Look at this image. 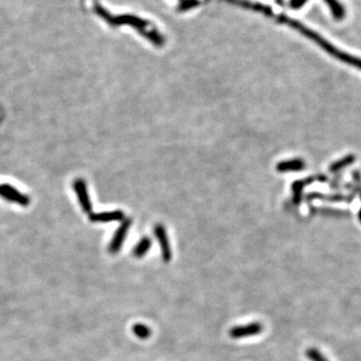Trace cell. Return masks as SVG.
Returning <instances> with one entry per match:
<instances>
[{
    "label": "cell",
    "mask_w": 361,
    "mask_h": 361,
    "mask_svg": "<svg viewBox=\"0 0 361 361\" xmlns=\"http://www.w3.org/2000/svg\"><path fill=\"white\" fill-rule=\"evenodd\" d=\"M300 32L302 34H304L306 37H308L309 39H311L312 42L317 44L321 49L324 50L326 52H328L329 54L334 56L335 58H337L340 61L345 62L349 65H352V66H354V67L361 70V58H358L354 55H351V54H348L346 52H343L339 51L338 49L333 47L331 44H329L327 40H325L324 38H322L320 35H318L316 32L308 29L305 26L301 27Z\"/></svg>",
    "instance_id": "1"
},
{
    "label": "cell",
    "mask_w": 361,
    "mask_h": 361,
    "mask_svg": "<svg viewBox=\"0 0 361 361\" xmlns=\"http://www.w3.org/2000/svg\"><path fill=\"white\" fill-rule=\"evenodd\" d=\"M263 330V326L260 322H252L246 325H239L230 329L229 334L232 338L239 339L248 336H254L260 334Z\"/></svg>",
    "instance_id": "2"
},
{
    "label": "cell",
    "mask_w": 361,
    "mask_h": 361,
    "mask_svg": "<svg viewBox=\"0 0 361 361\" xmlns=\"http://www.w3.org/2000/svg\"><path fill=\"white\" fill-rule=\"evenodd\" d=\"M0 196L7 201H10V202L17 203L23 207L28 206L30 203L29 198L27 196L22 195L20 192H18L16 189L8 184H3L2 186H0Z\"/></svg>",
    "instance_id": "3"
},
{
    "label": "cell",
    "mask_w": 361,
    "mask_h": 361,
    "mask_svg": "<svg viewBox=\"0 0 361 361\" xmlns=\"http://www.w3.org/2000/svg\"><path fill=\"white\" fill-rule=\"evenodd\" d=\"M73 188L75 190L76 196H77L78 201H79V204L82 205V208H83L84 212L87 213V214H92L93 206H92V203H91L86 182L82 179H77L73 183Z\"/></svg>",
    "instance_id": "4"
},
{
    "label": "cell",
    "mask_w": 361,
    "mask_h": 361,
    "mask_svg": "<svg viewBox=\"0 0 361 361\" xmlns=\"http://www.w3.org/2000/svg\"><path fill=\"white\" fill-rule=\"evenodd\" d=\"M131 224H132V221L131 220H125L122 225H120L118 227V229L116 230L111 242L109 244V247H108V250L111 254H115L117 253L120 248H122L123 244H124V241H125V238L127 236V233L131 227Z\"/></svg>",
    "instance_id": "5"
},
{
    "label": "cell",
    "mask_w": 361,
    "mask_h": 361,
    "mask_svg": "<svg viewBox=\"0 0 361 361\" xmlns=\"http://www.w3.org/2000/svg\"><path fill=\"white\" fill-rule=\"evenodd\" d=\"M155 234L158 241L160 250H162L163 260L165 262H170L172 259V250H171V246H170V242H169V239L167 236L166 229L162 225H156L155 227Z\"/></svg>",
    "instance_id": "6"
},
{
    "label": "cell",
    "mask_w": 361,
    "mask_h": 361,
    "mask_svg": "<svg viewBox=\"0 0 361 361\" xmlns=\"http://www.w3.org/2000/svg\"><path fill=\"white\" fill-rule=\"evenodd\" d=\"M125 217L124 213L120 211L113 212H105L99 214H92L90 219L92 222H110V221H120Z\"/></svg>",
    "instance_id": "7"
},
{
    "label": "cell",
    "mask_w": 361,
    "mask_h": 361,
    "mask_svg": "<svg viewBox=\"0 0 361 361\" xmlns=\"http://www.w3.org/2000/svg\"><path fill=\"white\" fill-rule=\"evenodd\" d=\"M305 167V163L301 158H295L291 160H286V162L279 163L277 165L278 172H297L303 170Z\"/></svg>",
    "instance_id": "8"
},
{
    "label": "cell",
    "mask_w": 361,
    "mask_h": 361,
    "mask_svg": "<svg viewBox=\"0 0 361 361\" xmlns=\"http://www.w3.org/2000/svg\"><path fill=\"white\" fill-rule=\"evenodd\" d=\"M326 4L328 5L333 17L337 20H341L345 17L346 11L343 5L338 1V0H324Z\"/></svg>",
    "instance_id": "9"
},
{
    "label": "cell",
    "mask_w": 361,
    "mask_h": 361,
    "mask_svg": "<svg viewBox=\"0 0 361 361\" xmlns=\"http://www.w3.org/2000/svg\"><path fill=\"white\" fill-rule=\"evenodd\" d=\"M151 245H152V241L150 238H148V237L143 238L137 244V246L135 247V249L133 251L134 256L137 258H142L143 256H145L148 253V251L151 248Z\"/></svg>",
    "instance_id": "10"
},
{
    "label": "cell",
    "mask_w": 361,
    "mask_h": 361,
    "mask_svg": "<svg viewBox=\"0 0 361 361\" xmlns=\"http://www.w3.org/2000/svg\"><path fill=\"white\" fill-rule=\"evenodd\" d=\"M355 160V156L353 155H346L345 157L337 160V162L333 163L331 166H330V172L332 173H336L338 171H341L342 169L350 166L352 163H354Z\"/></svg>",
    "instance_id": "11"
},
{
    "label": "cell",
    "mask_w": 361,
    "mask_h": 361,
    "mask_svg": "<svg viewBox=\"0 0 361 361\" xmlns=\"http://www.w3.org/2000/svg\"><path fill=\"white\" fill-rule=\"evenodd\" d=\"M133 333L139 337L140 339H148L150 338V336L152 335V330L149 326L142 324V323H137L133 326L132 328Z\"/></svg>",
    "instance_id": "12"
},
{
    "label": "cell",
    "mask_w": 361,
    "mask_h": 361,
    "mask_svg": "<svg viewBox=\"0 0 361 361\" xmlns=\"http://www.w3.org/2000/svg\"><path fill=\"white\" fill-rule=\"evenodd\" d=\"M306 356L310 361H329L322 353L316 348H309L306 351Z\"/></svg>",
    "instance_id": "13"
},
{
    "label": "cell",
    "mask_w": 361,
    "mask_h": 361,
    "mask_svg": "<svg viewBox=\"0 0 361 361\" xmlns=\"http://www.w3.org/2000/svg\"><path fill=\"white\" fill-rule=\"evenodd\" d=\"M306 182L302 181V182H295L293 185V192H294V203L298 204L300 202V197H301V192L302 189L304 188Z\"/></svg>",
    "instance_id": "14"
},
{
    "label": "cell",
    "mask_w": 361,
    "mask_h": 361,
    "mask_svg": "<svg viewBox=\"0 0 361 361\" xmlns=\"http://www.w3.org/2000/svg\"><path fill=\"white\" fill-rule=\"evenodd\" d=\"M307 2V0H291V5L294 8H300L302 7L305 3Z\"/></svg>",
    "instance_id": "15"
},
{
    "label": "cell",
    "mask_w": 361,
    "mask_h": 361,
    "mask_svg": "<svg viewBox=\"0 0 361 361\" xmlns=\"http://www.w3.org/2000/svg\"><path fill=\"white\" fill-rule=\"evenodd\" d=\"M358 218H359V221L361 223V208H360V211H359V214H358Z\"/></svg>",
    "instance_id": "16"
}]
</instances>
